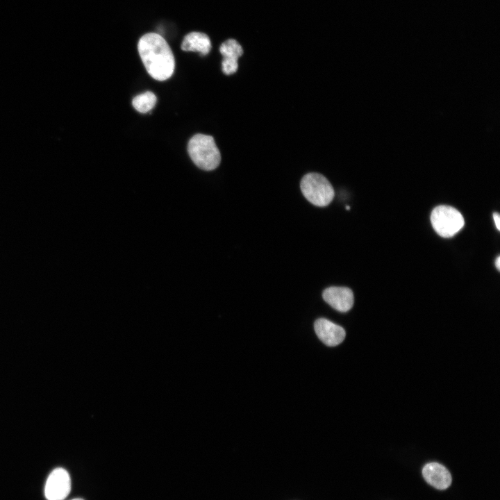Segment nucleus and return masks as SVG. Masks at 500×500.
I'll return each mask as SVG.
<instances>
[{
  "instance_id": "f257e3e1",
  "label": "nucleus",
  "mask_w": 500,
  "mask_h": 500,
  "mask_svg": "<svg viewBox=\"0 0 500 500\" xmlns=\"http://www.w3.org/2000/svg\"><path fill=\"white\" fill-rule=\"evenodd\" d=\"M138 52L149 74L160 81L170 78L174 71L173 53L166 40L159 34L148 33L139 40Z\"/></svg>"
},
{
  "instance_id": "f03ea898",
  "label": "nucleus",
  "mask_w": 500,
  "mask_h": 500,
  "mask_svg": "<svg viewBox=\"0 0 500 500\" xmlns=\"http://www.w3.org/2000/svg\"><path fill=\"white\" fill-rule=\"evenodd\" d=\"M188 151L193 162L203 170H213L221 162L220 152L211 135H194L188 142Z\"/></svg>"
},
{
  "instance_id": "7ed1b4c3",
  "label": "nucleus",
  "mask_w": 500,
  "mask_h": 500,
  "mask_svg": "<svg viewBox=\"0 0 500 500\" xmlns=\"http://www.w3.org/2000/svg\"><path fill=\"white\" fill-rule=\"evenodd\" d=\"M300 188L305 198L312 204L324 207L333 199L335 192L328 179L318 173H308L303 176Z\"/></svg>"
},
{
  "instance_id": "20e7f679",
  "label": "nucleus",
  "mask_w": 500,
  "mask_h": 500,
  "mask_svg": "<svg viewBox=\"0 0 500 500\" xmlns=\"http://www.w3.org/2000/svg\"><path fill=\"white\" fill-rule=\"evenodd\" d=\"M435 231L441 237L451 238L460 231L465 224L461 213L456 208L441 205L435 207L431 215Z\"/></svg>"
},
{
  "instance_id": "39448f33",
  "label": "nucleus",
  "mask_w": 500,
  "mask_h": 500,
  "mask_svg": "<svg viewBox=\"0 0 500 500\" xmlns=\"http://www.w3.org/2000/svg\"><path fill=\"white\" fill-rule=\"evenodd\" d=\"M71 491V479L63 468L54 469L47 478L44 494L47 500H64Z\"/></svg>"
},
{
  "instance_id": "423d86ee",
  "label": "nucleus",
  "mask_w": 500,
  "mask_h": 500,
  "mask_svg": "<svg viewBox=\"0 0 500 500\" xmlns=\"http://www.w3.org/2000/svg\"><path fill=\"white\" fill-rule=\"evenodd\" d=\"M315 331L319 339L328 347H335L344 340L346 333L344 328L325 318L317 319Z\"/></svg>"
},
{
  "instance_id": "0eeeda50",
  "label": "nucleus",
  "mask_w": 500,
  "mask_h": 500,
  "mask_svg": "<svg viewBox=\"0 0 500 500\" xmlns=\"http://www.w3.org/2000/svg\"><path fill=\"white\" fill-rule=\"evenodd\" d=\"M322 297L328 305L340 312H347L353 305V292L346 287L328 288L324 290Z\"/></svg>"
},
{
  "instance_id": "6e6552de",
  "label": "nucleus",
  "mask_w": 500,
  "mask_h": 500,
  "mask_svg": "<svg viewBox=\"0 0 500 500\" xmlns=\"http://www.w3.org/2000/svg\"><path fill=\"white\" fill-rule=\"evenodd\" d=\"M422 475L425 481L438 490L448 488L452 481L449 471L442 465L438 462H429L424 465Z\"/></svg>"
},
{
  "instance_id": "1a4fd4ad",
  "label": "nucleus",
  "mask_w": 500,
  "mask_h": 500,
  "mask_svg": "<svg viewBox=\"0 0 500 500\" xmlns=\"http://www.w3.org/2000/svg\"><path fill=\"white\" fill-rule=\"evenodd\" d=\"M219 51L223 56L222 71L226 75L236 72L238 68V59L242 55L243 49L238 41L229 39L223 42Z\"/></svg>"
},
{
  "instance_id": "9d476101",
  "label": "nucleus",
  "mask_w": 500,
  "mask_h": 500,
  "mask_svg": "<svg viewBox=\"0 0 500 500\" xmlns=\"http://www.w3.org/2000/svg\"><path fill=\"white\" fill-rule=\"evenodd\" d=\"M181 49L185 51H197L201 55H206L211 49V42L206 34L194 31L184 37Z\"/></svg>"
},
{
  "instance_id": "9b49d317",
  "label": "nucleus",
  "mask_w": 500,
  "mask_h": 500,
  "mask_svg": "<svg viewBox=\"0 0 500 500\" xmlns=\"http://www.w3.org/2000/svg\"><path fill=\"white\" fill-rule=\"evenodd\" d=\"M156 96L150 91L137 95L133 99V108L141 113H146L151 110L156 103Z\"/></svg>"
},
{
  "instance_id": "f8f14e48",
  "label": "nucleus",
  "mask_w": 500,
  "mask_h": 500,
  "mask_svg": "<svg viewBox=\"0 0 500 500\" xmlns=\"http://www.w3.org/2000/svg\"><path fill=\"white\" fill-rule=\"evenodd\" d=\"M493 219L494 221V224L496 225L497 228L499 231L500 230V216L498 212H494L493 213Z\"/></svg>"
},
{
  "instance_id": "ddd939ff",
  "label": "nucleus",
  "mask_w": 500,
  "mask_h": 500,
  "mask_svg": "<svg viewBox=\"0 0 500 500\" xmlns=\"http://www.w3.org/2000/svg\"><path fill=\"white\" fill-rule=\"evenodd\" d=\"M495 265L498 270L500 269V256H497L495 260Z\"/></svg>"
},
{
  "instance_id": "4468645a",
  "label": "nucleus",
  "mask_w": 500,
  "mask_h": 500,
  "mask_svg": "<svg viewBox=\"0 0 500 500\" xmlns=\"http://www.w3.org/2000/svg\"><path fill=\"white\" fill-rule=\"evenodd\" d=\"M72 500H83V499H80V498H76V499H72Z\"/></svg>"
},
{
  "instance_id": "2eb2a0df",
  "label": "nucleus",
  "mask_w": 500,
  "mask_h": 500,
  "mask_svg": "<svg viewBox=\"0 0 500 500\" xmlns=\"http://www.w3.org/2000/svg\"><path fill=\"white\" fill-rule=\"evenodd\" d=\"M346 208L349 210L350 208L349 206H347Z\"/></svg>"
}]
</instances>
